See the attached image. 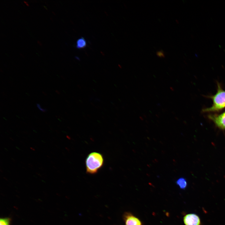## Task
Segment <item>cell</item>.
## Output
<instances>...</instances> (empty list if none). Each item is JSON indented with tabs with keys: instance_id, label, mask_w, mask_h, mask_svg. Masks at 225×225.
I'll return each instance as SVG.
<instances>
[{
	"instance_id": "cell-14",
	"label": "cell",
	"mask_w": 225,
	"mask_h": 225,
	"mask_svg": "<svg viewBox=\"0 0 225 225\" xmlns=\"http://www.w3.org/2000/svg\"><path fill=\"white\" fill-rule=\"evenodd\" d=\"M50 18L52 20V19L51 18V17Z\"/></svg>"
},
{
	"instance_id": "cell-9",
	"label": "cell",
	"mask_w": 225,
	"mask_h": 225,
	"mask_svg": "<svg viewBox=\"0 0 225 225\" xmlns=\"http://www.w3.org/2000/svg\"><path fill=\"white\" fill-rule=\"evenodd\" d=\"M156 54L158 57L160 58H164L165 57L164 52L162 50L158 51L156 53Z\"/></svg>"
},
{
	"instance_id": "cell-7",
	"label": "cell",
	"mask_w": 225,
	"mask_h": 225,
	"mask_svg": "<svg viewBox=\"0 0 225 225\" xmlns=\"http://www.w3.org/2000/svg\"><path fill=\"white\" fill-rule=\"evenodd\" d=\"M87 46V42L85 38L81 37L78 39L76 42V47L78 49L85 48Z\"/></svg>"
},
{
	"instance_id": "cell-10",
	"label": "cell",
	"mask_w": 225,
	"mask_h": 225,
	"mask_svg": "<svg viewBox=\"0 0 225 225\" xmlns=\"http://www.w3.org/2000/svg\"><path fill=\"white\" fill-rule=\"evenodd\" d=\"M37 106L41 111L43 112H45L47 111V110L46 109L42 108L40 105L38 103L37 104Z\"/></svg>"
},
{
	"instance_id": "cell-13",
	"label": "cell",
	"mask_w": 225,
	"mask_h": 225,
	"mask_svg": "<svg viewBox=\"0 0 225 225\" xmlns=\"http://www.w3.org/2000/svg\"><path fill=\"white\" fill-rule=\"evenodd\" d=\"M52 12L54 15L55 14V13H54V12H53V11H52Z\"/></svg>"
},
{
	"instance_id": "cell-8",
	"label": "cell",
	"mask_w": 225,
	"mask_h": 225,
	"mask_svg": "<svg viewBox=\"0 0 225 225\" xmlns=\"http://www.w3.org/2000/svg\"><path fill=\"white\" fill-rule=\"evenodd\" d=\"M10 219L8 218H1L0 225H10Z\"/></svg>"
},
{
	"instance_id": "cell-6",
	"label": "cell",
	"mask_w": 225,
	"mask_h": 225,
	"mask_svg": "<svg viewBox=\"0 0 225 225\" xmlns=\"http://www.w3.org/2000/svg\"><path fill=\"white\" fill-rule=\"evenodd\" d=\"M176 183L180 188L183 190L185 189L188 185L187 180L183 178H180L178 179L176 181Z\"/></svg>"
},
{
	"instance_id": "cell-2",
	"label": "cell",
	"mask_w": 225,
	"mask_h": 225,
	"mask_svg": "<svg viewBox=\"0 0 225 225\" xmlns=\"http://www.w3.org/2000/svg\"><path fill=\"white\" fill-rule=\"evenodd\" d=\"M212 101L211 107L203 110L204 112H217L225 108V91L218 84L217 91L215 94L210 96Z\"/></svg>"
},
{
	"instance_id": "cell-11",
	"label": "cell",
	"mask_w": 225,
	"mask_h": 225,
	"mask_svg": "<svg viewBox=\"0 0 225 225\" xmlns=\"http://www.w3.org/2000/svg\"><path fill=\"white\" fill-rule=\"evenodd\" d=\"M37 42L41 46L42 44L39 41H37Z\"/></svg>"
},
{
	"instance_id": "cell-5",
	"label": "cell",
	"mask_w": 225,
	"mask_h": 225,
	"mask_svg": "<svg viewBox=\"0 0 225 225\" xmlns=\"http://www.w3.org/2000/svg\"><path fill=\"white\" fill-rule=\"evenodd\" d=\"M185 225H200L201 220L199 217L194 213H189L183 218Z\"/></svg>"
},
{
	"instance_id": "cell-3",
	"label": "cell",
	"mask_w": 225,
	"mask_h": 225,
	"mask_svg": "<svg viewBox=\"0 0 225 225\" xmlns=\"http://www.w3.org/2000/svg\"><path fill=\"white\" fill-rule=\"evenodd\" d=\"M208 117L218 128L225 129V111L220 114H210Z\"/></svg>"
},
{
	"instance_id": "cell-1",
	"label": "cell",
	"mask_w": 225,
	"mask_h": 225,
	"mask_svg": "<svg viewBox=\"0 0 225 225\" xmlns=\"http://www.w3.org/2000/svg\"><path fill=\"white\" fill-rule=\"evenodd\" d=\"M104 161L103 157L101 153L96 152L90 153L85 160L86 172L90 174L96 173L102 167Z\"/></svg>"
},
{
	"instance_id": "cell-4",
	"label": "cell",
	"mask_w": 225,
	"mask_h": 225,
	"mask_svg": "<svg viewBox=\"0 0 225 225\" xmlns=\"http://www.w3.org/2000/svg\"><path fill=\"white\" fill-rule=\"evenodd\" d=\"M122 218L125 225H142L141 220L130 212H125Z\"/></svg>"
},
{
	"instance_id": "cell-12",
	"label": "cell",
	"mask_w": 225,
	"mask_h": 225,
	"mask_svg": "<svg viewBox=\"0 0 225 225\" xmlns=\"http://www.w3.org/2000/svg\"><path fill=\"white\" fill-rule=\"evenodd\" d=\"M23 2L27 5V6H29L27 2H26V1H23Z\"/></svg>"
}]
</instances>
